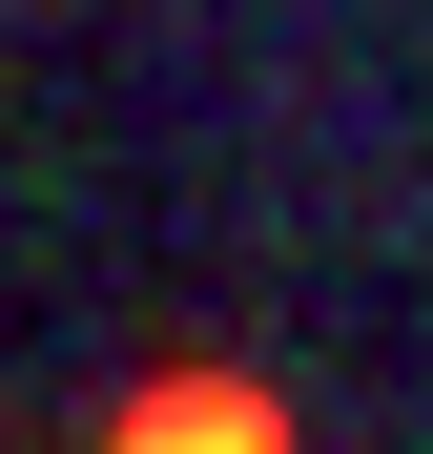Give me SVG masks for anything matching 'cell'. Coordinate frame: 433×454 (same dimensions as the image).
Listing matches in <instances>:
<instances>
[{"instance_id": "obj_1", "label": "cell", "mask_w": 433, "mask_h": 454, "mask_svg": "<svg viewBox=\"0 0 433 454\" xmlns=\"http://www.w3.org/2000/svg\"><path fill=\"white\" fill-rule=\"evenodd\" d=\"M104 454H289V413L248 393V372H144V393L104 413Z\"/></svg>"}]
</instances>
